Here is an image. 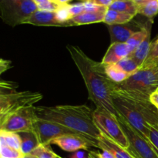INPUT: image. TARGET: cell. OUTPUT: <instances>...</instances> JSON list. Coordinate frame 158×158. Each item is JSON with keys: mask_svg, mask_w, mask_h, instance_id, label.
<instances>
[{"mask_svg": "<svg viewBox=\"0 0 158 158\" xmlns=\"http://www.w3.org/2000/svg\"><path fill=\"white\" fill-rule=\"evenodd\" d=\"M153 20H149L142 30L138 31V32H135L129 40L127 42V45L128 48H129L130 51H131V54L143 43V40L147 37L149 32H151V26H152Z\"/></svg>", "mask_w": 158, "mask_h": 158, "instance_id": "obj_18", "label": "cell"}, {"mask_svg": "<svg viewBox=\"0 0 158 158\" xmlns=\"http://www.w3.org/2000/svg\"><path fill=\"white\" fill-rule=\"evenodd\" d=\"M56 158H63V157H60V156H59V155H57V154H56Z\"/></svg>", "mask_w": 158, "mask_h": 158, "instance_id": "obj_43", "label": "cell"}, {"mask_svg": "<svg viewBox=\"0 0 158 158\" xmlns=\"http://www.w3.org/2000/svg\"><path fill=\"white\" fill-rule=\"evenodd\" d=\"M68 9L71 17H74L85 12V2L76 3L73 5H68Z\"/></svg>", "mask_w": 158, "mask_h": 158, "instance_id": "obj_29", "label": "cell"}, {"mask_svg": "<svg viewBox=\"0 0 158 158\" xmlns=\"http://www.w3.org/2000/svg\"><path fill=\"white\" fill-rule=\"evenodd\" d=\"M151 32L148 33L145 40H143V43L129 56L131 59L134 60L137 64L140 66L143 63L144 60H146L147 56L148 55V52L150 51V48H151Z\"/></svg>", "mask_w": 158, "mask_h": 158, "instance_id": "obj_19", "label": "cell"}, {"mask_svg": "<svg viewBox=\"0 0 158 158\" xmlns=\"http://www.w3.org/2000/svg\"><path fill=\"white\" fill-rule=\"evenodd\" d=\"M99 148L102 151H109L116 158H134L127 149L122 148L103 134H101L99 137Z\"/></svg>", "mask_w": 158, "mask_h": 158, "instance_id": "obj_15", "label": "cell"}, {"mask_svg": "<svg viewBox=\"0 0 158 158\" xmlns=\"http://www.w3.org/2000/svg\"><path fill=\"white\" fill-rule=\"evenodd\" d=\"M16 88L14 83L0 81V117L20 108L33 106L43 98L40 93L18 92Z\"/></svg>", "mask_w": 158, "mask_h": 158, "instance_id": "obj_3", "label": "cell"}, {"mask_svg": "<svg viewBox=\"0 0 158 158\" xmlns=\"http://www.w3.org/2000/svg\"><path fill=\"white\" fill-rule=\"evenodd\" d=\"M150 100L158 108V93L156 91L153 93L150 97Z\"/></svg>", "mask_w": 158, "mask_h": 158, "instance_id": "obj_36", "label": "cell"}, {"mask_svg": "<svg viewBox=\"0 0 158 158\" xmlns=\"http://www.w3.org/2000/svg\"><path fill=\"white\" fill-rule=\"evenodd\" d=\"M88 155H89V158H100L97 151H89Z\"/></svg>", "mask_w": 158, "mask_h": 158, "instance_id": "obj_39", "label": "cell"}, {"mask_svg": "<svg viewBox=\"0 0 158 158\" xmlns=\"http://www.w3.org/2000/svg\"><path fill=\"white\" fill-rule=\"evenodd\" d=\"M32 1L33 2L35 3L36 6H38V5L43 4V3H45V2H49V0H32Z\"/></svg>", "mask_w": 158, "mask_h": 158, "instance_id": "obj_40", "label": "cell"}, {"mask_svg": "<svg viewBox=\"0 0 158 158\" xmlns=\"http://www.w3.org/2000/svg\"><path fill=\"white\" fill-rule=\"evenodd\" d=\"M37 9L32 0H0V18L11 26L24 24Z\"/></svg>", "mask_w": 158, "mask_h": 158, "instance_id": "obj_4", "label": "cell"}, {"mask_svg": "<svg viewBox=\"0 0 158 158\" xmlns=\"http://www.w3.org/2000/svg\"><path fill=\"white\" fill-rule=\"evenodd\" d=\"M32 132L36 136L40 145H50L52 140L63 135H76L80 137L74 131L63 125L38 118L34 120Z\"/></svg>", "mask_w": 158, "mask_h": 158, "instance_id": "obj_9", "label": "cell"}, {"mask_svg": "<svg viewBox=\"0 0 158 158\" xmlns=\"http://www.w3.org/2000/svg\"><path fill=\"white\" fill-rule=\"evenodd\" d=\"M97 154L100 158H116L112 153L106 150H103L102 153L97 152Z\"/></svg>", "mask_w": 158, "mask_h": 158, "instance_id": "obj_35", "label": "cell"}, {"mask_svg": "<svg viewBox=\"0 0 158 158\" xmlns=\"http://www.w3.org/2000/svg\"><path fill=\"white\" fill-rule=\"evenodd\" d=\"M106 11L107 10L97 11V12H84L80 15L73 17L69 21L72 24V26L103 23Z\"/></svg>", "mask_w": 158, "mask_h": 158, "instance_id": "obj_16", "label": "cell"}, {"mask_svg": "<svg viewBox=\"0 0 158 158\" xmlns=\"http://www.w3.org/2000/svg\"><path fill=\"white\" fill-rule=\"evenodd\" d=\"M158 14V0H151L146 4L138 7V15L154 21V18Z\"/></svg>", "mask_w": 158, "mask_h": 158, "instance_id": "obj_24", "label": "cell"}, {"mask_svg": "<svg viewBox=\"0 0 158 158\" xmlns=\"http://www.w3.org/2000/svg\"><path fill=\"white\" fill-rule=\"evenodd\" d=\"M134 18L131 21L123 24L107 25L108 30L110 35L111 43H126L135 32L142 30L145 27L148 22L151 20L147 19L146 21L143 23V22L134 20Z\"/></svg>", "mask_w": 158, "mask_h": 158, "instance_id": "obj_11", "label": "cell"}, {"mask_svg": "<svg viewBox=\"0 0 158 158\" xmlns=\"http://www.w3.org/2000/svg\"><path fill=\"white\" fill-rule=\"evenodd\" d=\"M94 118L101 134H103L125 149L129 148L127 138L120 127L117 118L97 109L94 111Z\"/></svg>", "mask_w": 158, "mask_h": 158, "instance_id": "obj_8", "label": "cell"}, {"mask_svg": "<svg viewBox=\"0 0 158 158\" xmlns=\"http://www.w3.org/2000/svg\"><path fill=\"white\" fill-rule=\"evenodd\" d=\"M21 137V148L20 151L23 155L29 154L40 144L36 136L32 131L19 133Z\"/></svg>", "mask_w": 158, "mask_h": 158, "instance_id": "obj_17", "label": "cell"}, {"mask_svg": "<svg viewBox=\"0 0 158 158\" xmlns=\"http://www.w3.org/2000/svg\"><path fill=\"white\" fill-rule=\"evenodd\" d=\"M11 68V62L9 60L0 58V75Z\"/></svg>", "mask_w": 158, "mask_h": 158, "instance_id": "obj_33", "label": "cell"}, {"mask_svg": "<svg viewBox=\"0 0 158 158\" xmlns=\"http://www.w3.org/2000/svg\"><path fill=\"white\" fill-rule=\"evenodd\" d=\"M116 65L120 69H121L122 70L124 71L125 73H127L131 76L136 73L140 69V66L130 56H127L123 59V60H120Z\"/></svg>", "mask_w": 158, "mask_h": 158, "instance_id": "obj_25", "label": "cell"}, {"mask_svg": "<svg viewBox=\"0 0 158 158\" xmlns=\"http://www.w3.org/2000/svg\"><path fill=\"white\" fill-rule=\"evenodd\" d=\"M148 140L154 145L158 152V127L149 126V135Z\"/></svg>", "mask_w": 158, "mask_h": 158, "instance_id": "obj_31", "label": "cell"}, {"mask_svg": "<svg viewBox=\"0 0 158 158\" xmlns=\"http://www.w3.org/2000/svg\"><path fill=\"white\" fill-rule=\"evenodd\" d=\"M34 107L31 106L20 108L0 117V131L18 134L32 131V124L36 119Z\"/></svg>", "mask_w": 158, "mask_h": 158, "instance_id": "obj_6", "label": "cell"}, {"mask_svg": "<svg viewBox=\"0 0 158 158\" xmlns=\"http://www.w3.org/2000/svg\"><path fill=\"white\" fill-rule=\"evenodd\" d=\"M22 158H34L32 156H31L30 154H26V155H23Z\"/></svg>", "mask_w": 158, "mask_h": 158, "instance_id": "obj_41", "label": "cell"}, {"mask_svg": "<svg viewBox=\"0 0 158 158\" xmlns=\"http://www.w3.org/2000/svg\"><path fill=\"white\" fill-rule=\"evenodd\" d=\"M53 1L55 2L56 3H57V4L62 6H66V5H68L71 0H53Z\"/></svg>", "mask_w": 158, "mask_h": 158, "instance_id": "obj_37", "label": "cell"}, {"mask_svg": "<svg viewBox=\"0 0 158 158\" xmlns=\"http://www.w3.org/2000/svg\"><path fill=\"white\" fill-rule=\"evenodd\" d=\"M117 121L123 130L129 143L128 151L134 158H158V152L149 140L137 133L122 116Z\"/></svg>", "mask_w": 158, "mask_h": 158, "instance_id": "obj_5", "label": "cell"}, {"mask_svg": "<svg viewBox=\"0 0 158 158\" xmlns=\"http://www.w3.org/2000/svg\"><path fill=\"white\" fill-rule=\"evenodd\" d=\"M156 92H157V93H158V86H157V89H156Z\"/></svg>", "mask_w": 158, "mask_h": 158, "instance_id": "obj_45", "label": "cell"}, {"mask_svg": "<svg viewBox=\"0 0 158 158\" xmlns=\"http://www.w3.org/2000/svg\"><path fill=\"white\" fill-rule=\"evenodd\" d=\"M114 1H123V0H114Z\"/></svg>", "mask_w": 158, "mask_h": 158, "instance_id": "obj_46", "label": "cell"}, {"mask_svg": "<svg viewBox=\"0 0 158 158\" xmlns=\"http://www.w3.org/2000/svg\"><path fill=\"white\" fill-rule=\"evenodd\" d=\"M80 1H81L82 2H88V0H80Z\"/></svg>", "mask_w": 158, "mask_h": 158, "instance_id": "obj_42", "label": "cell"}, {"mask_svg": "<svg viewBox=\"0 0 158 158\" xmlns=\"http://www.w3.org/2000/svg\"><path fill=\"white\" fill-rule=\"evenodd\" d=\"M50 144H55L67 152H75L80 150L88 151L91 145L81 137L76 135H63L55 138Z\"/></svg>", "mask_w": 158, "mask_h": 158, "instance_id": "obj_12", "label": "cell"}, {"mask_svg": "<svg viewBox=\"0 0 158 158\" xmlns=\"http://www.w3.org/2000/svg\"><path fill=\"white\" fill-rule=\"evenodd\" d=\"M71 58L80 71L88 90L89 99L97 109L117 118L119 114L113 103L116 83L106 75L105 65L89 58L78 46H66Z\"/></svg>", "mask_w": 158, "mask_h": 158, "instance_id": "obj_1", "label": "cell"}, {"mask_svg": "<svg viewBox=\"0 0 158 158\" xmlns=\"http://www.w3.org/2000/svg\"><path fill=\"white\" fill-rule=\"evenodd\" d=\"M114 91L129 100L148 125L158 127V108L150 98L130 91L122 89H115Z\"/></svg>", "mask_w": 158, "mask_h": 158, "instance_id": "obj_10", "label": "cell"}, {"mask_svg": "<svg viewBox=\"0 0 158 158\" xmlns=\"http://www.w3.org/2000/svg\"><path fill=\"white\" fill-rule=\"evenodd\" d=\"M114 0H88V2L92 3V4L96 5L99 6H104V7L109 8L113 3Z\"/></svg>", "mask_w": 158, "mask_h": 158, "instance_id": "obj_32", "label": "cell"}, {"mask_svg": "<svg viewBox=\"0 0 158 158\" xmlns=\"http://www.w3.org/2000/svg\"><path fill=\"white\" fill-rule=\"evenodd\" d=\"M36 118L59 123L69 128L86 140L91 147L99 148L101 135L96 125L94 111L86 105H59L55 106H35Z\"/></svg>", "mask_w": 158, "mask_h": 158, "instance_id": "obj_2", "label": "cell"}, {"mask_svg": "<svg viewBox=\"0 0 158 158\" xmlns=\"http://www.w3.org/2000/svg\"><path fill=\"white\" fill-rule=\"evenodd\" d=\"M157 86H158V80H157Z\"/></svg>", "mask_w": 158, "mask_h": 158, "instance_id": "obj_47", "label": "cell"}, {"mask_svg": "<svg viewBox=\"0 0 158 158\" xmlns=\"http://www.w3.org/2000/svg\"><path fill=\"white\" fill-rule=\"evenodd\" d=\"M70 158H89V155L85 151L80 150L73 153Z\"/></svg>", "mask_w": 158, "mask_h": 158, "instance_id": "obj_34", "label": "cell"}, {"mask_svg": "<svg viewBox=\"0 0 158 158\" xmlns=\"http://www.w3.org/2000/svg\"><path fill=\"white\" fill-rule=\"evenodd\" d=\"M1 146H2V143H1V140H0V149H1Z\"/></svg>", "mask_w": 158, "mask_h": 158, "instance_id": "obj_44", "label": "cell"}, {"mask_svg": "<svg viewBox=\"0 0 158 158\" xmlns=\"http://www.w3.org/2000/svg\"><path fill=\"white\" fill-rule=\"evenodd\" d=\"M134 16L118 11L108 9L105 14L103 23L106 25H117L123 24L131 21Z\"/></svg>", "mask_w": 158, "mask_h": 158, "instance_id": "obj_20", "label": "cell"}, {"mask_svg": "<svg viewBox=\"0 0 158 158\" xmlns=\"http://www.w3.org/2000/svg\"><path fill=\"white\" fill-rule=\"evenodd\" d=\"M105 70L107 77L116 83H122L131 77V75L120 69L116 64L105 65Z\"/></svg>", "mask_w": 158, "mask_h": 158, "instance_id": "obj_23", "label": "cell"}, {"mask_svg": "<svg viewBox=\"0 0 158 158\" xmlns=\"http://www.w3.org/2000/svg\"><path fill=\"white\" fill-rule=\"evenodd\" d=\"M157 59H158V37L155 40H154V42H151V48H150V51L149 52H148V55L141 66H146V65L149 64L150 63H151V62L154 61V60H157ZM141 66H140V67H141Z\"/></svg>", "mask_w": 158, "mask_h": 158, "instance_id": "obj_28", "label": "cell"}, {"mask_svg": "<svg viewBox=\"0 0 158 158\" xmlns=\"http://www.w3.org/2000/svg\"><path fill=\"white\" fill-rule=\"evenodd\" d=\"M0 140L2 144H6L13 149L20 151L21 137L18 133L0 131Z\"/></svg>", "mask_w": 158, "mask_h": 158, "instance_id": "obj_22", "label": "cell"}, {"mask_svg": "<svg viewBox=\"0 0 158 158\" xmlns=\"http://www.w3.org/2000/svg\"><path fill=\"white\" fill-rule=\"evenodd\" d=\"M112 99L119 115L122 116L137 133L148 140L150 125L137 112L132 103L116 91L113 92Z\"/></svg>", "mask_w": 158, "mask_h": 158, "instance_id": "obj_7", "label": "cell"}, {"mask_svg": "<svg viewBox=\"0 0 158 158\" xmlns=\"http://www.w3.org/2000/svg\"><path fill=\"white\" fill-rule=\"evenodd\" d=\"M133 2H134L135 4H137V6H143V5L146 4L147 2H148L151 1V0H132Z\"/></svg>", "mask_w": 158, "mask_h": 158, "instance_id": "obj_38", "label": "cell"}, {"mask_svg": "<svg viewBox=\"0 0 158 158\" xmlns=\"http://www.w3.org/2000/svg\"><path fill=\"white\" fill-rule=\"evenodd\" d=\"M29 154L34 158H56V156L49 145H39Z\"/></svg>", "mask_w": 158, "mask_h": 158, "instance_id": "obj_26", "label": "cell"}, {"mask_svg": "<svg viewBox=\"0 0 158 158\" xmlns=\"http://www.w3.org/2000/svg\"><path fill=\"white\" fill-rule=\"evenodd\" d=\"M108 9L123 12L135 17L138 15V6L132 0H123V1H114Z\"/></svg>", "mask_w": 158, "mask_h": 158, "instance_id": "obj_21", "label": "cell"}, {"mask_svg": "<svg viewBox=\"0 0 158 158\" xmlns=\"http://www.w3.org/2000/svg\"><path fill=\"white\" fill-rule=\"evenodd\" d=\"M36 6L37 9H38L39 10L48 11V12H56V11H57L60 7H61V6H60V5H58L57 3H56L53 0H49L47 2L38 5V6Z\"/></svg>", "mask_w": 158, "mask_h": 158, "instance_id": "obj_30", "label": "cell"}, {"mask_svg": "<svg viewBox=\"0 0 158 158\" xmlns=\"http://www.w3.org/2000/svg\"><path fill=\"white\" fill-rule=\"evenodd\" d=\"M131 55V51L127 43H111L101 63L105 65L117 64L120 60Z\"/></svg>", "mask_w": 158, "mask_h": 158, "instance_id": "obj_14", "label": "cell"}, {"mask_svg": "<svg viewBox=\"0 0 158 158\" xmlns=\"http://www.w3.org/2000/svg\"><path fill=\"white\" fill-rule=\"evenodd\" d=\"M23 154L18 150L13 149L10 147L2 143L0 149V158H22Z\"/></svg>", "mask_w": 158, "mask_h": 158, "instance_id": "obj_27", "label": "cell"}, {"mask_svg": "<svg viewBox=\"0 0 158 158\" xmlns=\"http://www.w3.org/2000/svg\"><path fill=\"white\" fill-rule=\"evenodd\" d=\"M24 24H31L38 26H59L66 27V25L60 21L56 12H48L37 9L25 22Z\"/></svg>", "mask_w": 158, "mask_h": 158, "instance_id": "obj_13", "label": "cell"}]
</instances>
